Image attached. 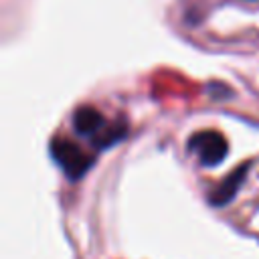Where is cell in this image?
<instances>
[{
    "label": "cell",
    "mask_w": 259,
    "mask_h": 259,
    "mask_svg": "<svg viewBox=\"0 0 259 259\" xmlns=\"http://www.w3.org/2000/svg\"><path fill=\"white\" fill-rule=\"evenodd\" d=\"M51 156L59 164V168L69 176V180H79L93 166V156H89L85 150H81L75 142L67 138L51 140Z\"/></svg>",
    "instance_id": "obj_1"
},
{
    "label": "cell",
    "mask_w": 259,
    "mask_h": 259,
    "mask_svg": "<svg viewBox=\"0 0 259 259\" xmlns=\"http://www.w3.org/2000/svg\"><path fill=\"white\" fill-rule=\"evenodd\" d=\"M123 136H125V125L123 123H117V125H109L107 123L95 138H91V144L97 146V148H107V146H113Z\"/></svg>",
    "instance_id": "obj_5"
},
{
    "label": "cell",
    "mask_w": 259,
    "mask_h": 259,
    "mask_svg": "<svg viewBox=\"0 0 259 259\" xmlns=\"http://www.w3.org/2000/svg\"><path fill=\"white\" fill-rule=\"evenodd\" d=\"M105 125H107V121H105L103 113L99 109H95L93 105H81L73 113V127H75V132L87 136L89 140L95 138Z\"/></svg>",
    "instance_id": "obj_4"
},
{
    "label": "cell",
    "mask_w": 259,
    "mask_h": 259,
    "mask_svg": "<svg viewBox=\"0 0 259 259\" xmlns=\"http://www.w3.org/2000/svg\"><path fill=\"white\" fill-rule=\"evenodd\" d=\"M188 150L198 158L202 166H219L229 154L227 140L217 130L194 132L188 138Z\"/></svg>",
    "instance_id": "obj_2"
},
{
    "label": "cell",
    "mask_w": 259,
    "mask_h": 259,
    "mask_svg": "<svg viewBox=\"0 0 259 259\" xmlns=\"http://www.w3.org/2000/svg\"><path fill=\"white\" fill-rule=\"evenodd\" d=\"M249 168H251V164H249V162H245V164L237 166V168H235V170H233V172H231L223 182H219V184L212 188V192H208V202H210V204H214V206H223V204L231 202V200L235 198L237 190L241 188V184L245 182Z\"/></svg>",
    "instance_id": "obj_3"
}]
</instances>
